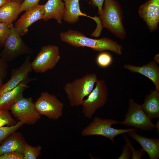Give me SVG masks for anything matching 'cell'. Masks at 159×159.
Instances as JSON below:
<instances>
[{"mask_svg":"<svg viewBox=\"0 0 159 159\" xmlns=\"http://www.w3.org/2000/svg\"><path fill=\"white\" fill-rule=\"evenodd\" d=\"M44 13V5L38 4L29 8L15 23V29L21 36L24 35L28 32L30 26L42 19Z\"/></svg>","mask_w":159,"mask_h":159,"instance_id":"obj_11","label":"cell"},{"mask_svg":"<svg viewBox=\"0 0 159 159\" xmlns=\"http://www.w3.org/2000/svg\"><path fill=\"white\" fill-rule=\"evenodd\" d=\"M118 123L143 130L151 131L156 127V125L152 123L151 119L145 112L141 105L132 99L129 100L128 109L125 119Z\"/></svg>","mask_w":159,"mask_h":159,"instance_id":"obj_7","label":"cell"},{"mask_svg":"<svg viewBox=\"0 0 159 159\" xmlns=\"http://www.w3.org/2000/svg\"><path fill=\"white\" fill-rule=\"evenodd\" d=\"M40 0H24L21 4L20 13L38 4Z\"/></svg>","mask_w":159,"mask_h":159,"instance_id":"obj_29","label":"cell"},{"mask_svg":"<svg viewBox=\"0 0 159 159\" xmlns=\"http://www.w3.org/2000/svg\"><path fill=\"white\" fill-rule=\"evenodd\" d=\"M34 104L40 115L50 119L56 120L63 115L64 104L54 95L42 92Z\"/></svg>","mask_w":159,"mask_h":159,"instance_id":"obj_9","label":"cell"},{"mask_svg":"<svg viewBox=\"0 0 159 159\" xmlns=\"http://www.w3.org/2000/svg\"><path fill=\"white\" fill-rule=\"evenodd\" d=\"M16 122L9 111L0 109V127L5 125L11 126L15 125Z\"/></svg>","mask_w":159,"mask_h":159,"instance_id":"obj_25","label":"cell"},{"mask_svg":"<svg viewBox=\"0 0 159 159\" xmlns=\"http://www.w3.org/2000/svg\"><path fill=\"white\" fill-rule=\"evenodd\" d=\"M113 58L112 55L106 52H101L97 56L96 62L97 65L102 68L107 67L112 63Z\"/></svg>","mask_w":159,"mask_h":159,"instance_id":"obj_24","label":"cell"},{"mask_svg":"<svg viewBox=\"0 0 159 159\" xmlns=\"http://www.w3.org/2000/svg\"><path fill=\"white\" fill-rule=\"evenodd\" d=\"M44 13L42 19L47 21L53 19L59 24L63 19L64 4L62 0H48L44 5Z\"/></svg>","mask_w":159,"mask_h":159,"instance_id":"obj_18","label":"cell"},{"mask_svg":"<svg viewBox=\"0 0 159 159\" xmlns=\"http://www.w3.org/2000/svg\"><path fill=\"white\" fill-rule=\"evenodd\" d=\"M109 93L105 81L97 80L95 87L84 100L82 105V113L86 118L90 119L97 110L103 107L106 104Z\"/></svg>","mask_w":159,"mask_h":159,"instance_id":"obj_5","label":"cell"},{"mask_svg":"<svg viewBox=\"0 0 159 159\" xmlns=\"http://www.w3.org/2000/svg\"><path fill=\"white\" fill-rule=\"evenodd\" d=\"M23 154L17 152L5 153L0 155V159H23Z\"/></svg>","mask_w":159,"mask_h":159,"instance_id":"obj_28","label":"cell"},{"mask_svg":"<svg viewBox=\"0 0 159 159\" xmlns=\"http://www.w3.org/2000/svg\"><path fill=\"white\" fill-rule=\"evenodd\" d=\"M26 142L21 133L16 131L14 132L6 138L0 145V155L12 152L23 153Z\"/></svg>","mask_w":159,"mask_h":159,"instance_id":"obj_17","label":"cell"},{"mask_svg":"<svg viewBox=\"0 0 159 159\" xmlns=\"http://www.w3.org/2000/svg\"><path fill=\"white\" fill-rule=\"evenodd\" d=\"M98 17L99 22L92 35L97 37L102 28H106L119 38L124 39L126 32L123 24L121 8L116 0H105Z\"/></svg>","mask_w":159,"mask_h":159,"instance_id":"obj_1","label":"cell"},{"mask_svg":"<svg viewBox=\"0 0 159 159\" xmlns=\"http://www.w3.org/2000/svg\"><path fill=\"white\" fill-rule=\"evenodd\" d=\"M97 80L96 74L93 73L67 83L64 89L70 105L72 107L81 105L84 98L92 91Z\"/></svg>","mask_w":159,"mask_h":159,"instance_id":"obj_3","label":"cell"},{"mask_svg":"<svg viewBox=\"0 0 159 159\" xmlns=\"http://www.w3.org/2000/svg\"><path fill=\"white\" fill-rule=\"evenodd\" d=\"M129 136L137 142L146 153L150 159H158L159 157V139L151 138L141 135L136 132L128 133Z\"/></svg>","mask_w":159,"mask_h":159,"instance_id":"obj_16","label":"cell"},{"mask_svg":"<svg viewBox=\"0 0 159 159\" xmlns=\"http://www.w3.org/2000/svg\"><path fill=\"white\" fill-rule=\"evenodd\" d=\"M10 32V28L6 24L0 22V44L4 45Z\"/></svg>","mask_w":159,"mask_h":159,"instance_id":"obj_27","label":"cell"},{"mask_svg":"<svg viewBox=\"0 0 159 159\" xmlns=\"http://www.w3.org/2000/svg\"><path fill=\"white\" fill-rule=\"evenodd\" d=\"M42 149L40 145L33 146L26 142L24 145L23 159H37L41 154Z\"/></svg>","mask_w":159,"mask_h":159,"instance_id":"obj_22","label":"cell"},{"mask_svg":"<svg viewBox=\"0 0 159 159\" xmlns=\"http://www.w3.org/2000/svg\"><path fill=\"white\" fill-rule=\"evenodd\" d=\"M125 69L131 72L138 73L150 79L154 83L155 89L159 91V67L154 61L141 66H136L130 64L123 66Z\"/></svg>","mask_w":159,"mask_h":159,"instance_id":"obj_15","label":"cell"},{"mask_svg":"<svg viewBox=\"0 0 159 159\" xmlns=\"http://www.w3.org/2000/svg\"><path fill=\"white\" fill-rule=\"evenodd\" d=\"M61 40L75 47H88L100 52L112 51L119 55L122 54V47L117 42L107 37L99 39L88 38L79 31L69 29L62 32Z\"/></svg>","mask_w":159,"mask_h":159,"instance_id":"obj_2","label":"cell"},{"mask_svg":"<svg viewBox=\"0 0 159 159\" xmlns=\"http://www.w3.org/2000/svg\"><path fill=\"white\" fill-rule=\"evenodd\" d=\"M90 0V3L93 6L97 7L98 9V14L101 13L102 6L105 0Z\"/></svg>","mask_w":159,"mask_h":159,"instance_id":"obj_32","label":"cell"},{"mask_svg":"<svg viewBox=\"0 0 159 159\" xmlns=\"http://www.w3.org/2000/svg\"><path fill=\"white\" fill-rule=\"evenodd\" d=\"M36 79V78H32L29 76L14 89L1 95L0 109L7 111L10 110L12 106L23 96L24 91L28 87V84Z\"/></svg>","mask_w":159,"mask_h":159,"instance_id":"obj_14","label":"cell"},{"mask_svg":"<svg viewBox=\"0 0 159 159\" xmlns=\"http://www.w3.org/2000/svg\"><path fill=\"white\" fill-rule=\"evenodd\" d=\"M11 1H14L18 2L21 4L24 1V0H10Z\"/></svg>","mask_w":159,"mask_h":159,"instance_id":"obj_35","label":"cell"},{"mask_svg":"<svg viewBox=\"0 0 159 159\" xmlns=\"http://www.w3.org/2000/svg\"><path fill=\"white\" fill-rule=\"evenodd\" d=\"M10 110L17 120L27 125L34 124L41 117L36 108L32 97L24 98L23 96L12 106Z\"/></svg>","mask_w":159,"mask_h":159,"instance_id":"obj_10","label":"cell"},{"mask_svg":"<svg viewBox=\"0 0 159 159\" xmlns=\"http://www.w3.org/2000/svg\"><path fill=\"white\" fill-rule=\"evenodd\" d=\"M142 107L150 119L159 117V91L156 89L151 90L145 97Z\"/></svg>","mask_w":159,"mask_h":159,"instance_id":"obj_21","label":"cell"},{"mask_svg":"<svg viewBox=\"0 0 159 159\" xmlns=\"http://www.w3.org/2000/svg\"><path fill=\"white\" fill-rule=\"evenodd\" d=\"M10 1V0H0V8L7 2Z\"/></svg>","mask_w":159,"mask_h":159,"instance_id":"obj_34","label":"cell"},{"mask_svg":"<svg viewBox=\"0 0 159 159\" xmlns=\"http://www.w3.org/2000/svg\"><path fill=\"white\" fill-rule=\"evenodd\" d=\"M64 4V10L63 19L70 24L78 21L80 16L88 17L94 20L95 17L87 15L81 11L79 4L80 0H62Z\"/></svg>","mask_w":159,"mask_h":159,"instance_id":"obj_19","label":"cell"},{"mask_svg":"<svg viewBox=\"0 0 159 159\" xmlns=\"http://www.w3.org/2000/svg\"><path fill=\"white\" fill-rule=\"evenodd\" d=\"M8 66L7 62L2 59L0 56V78L3 79L5 77Z\"/></svg>","mask_w":159,"mask_h":159,"instance_id":"obj_31","label":"cell"},{"mask_svg":"<svg viewBox=\"0 0 159 159\" xmlns=\"http://www.w3.org/2000/svg\"><path fill=\"white\" fill-rule=\"evenodd\" d=\"M138 12L150 32L157 29L159 24V0L148 1L139 7Z\"/></svg>","mask_w":159,"mask_h":159,"instance_id":"obj_12","label":"cell"},{"mask_svg":"<svg viewBox=\"0 0 159 159\" xmlns=\"http://www.w3.org/2000/svg\"><path fill=\"white\" fill-rule=\"evenodd\" d=\"M30 59V56H27L19 67L12 70L10 79L0 87V95L14 89L22 81L29 76L33 70Z\"/></svg>","mask_w":159,"mask_h":159,"instance_id":"obj_13","label":"cell"},{"mask_svg":"<svg viewBox=\"0 0 159 159\" xmlns=\"http://www.w3.org/2000/svg\"><path fill=\"white\" fill-rule=\"evenodd\" d=\"M60 58L58 46L51 44L43 46L31 62L33 70L36 73H44L53 69Z\"/></svg>","mask_w":159,"mask_h":159,"instance_id":"obj_8","label":"cell"},{"mask_svg":"<svg viewBox=\"0 0 159 159\" xmlns=\"http://www.w3.org/2000/svg\"><path fill=\"white\" fill-rule=\"evenodd\" d=\"M9 27L10 32L4 44L1 58L7 62L24 54H32L33 50L25 44L13 24Z\"/></svg>","mask_w":159,"mask_h":159,"instance_id":"obj_6","label":"cell"},{"mask_svg":"<svg viewBox=\"0 0 159 159\" xmlns=\"http://www.w3.org/2000/svg\"><path fill=\"white\" fill-rule=\"evenodd\" d=\"M21 4L15 1H10L0 8V22L9 26L16 20L20 13Z\"/></svg>","mask_w":159,"mask_h":159,"instance_id":"obj_20","label":"cell"},{"mask_svg":"<svg viewBox=\"0 0 159 159\" xmlns=\"http://www.w3.org/2000/svg\"><path fill=\"white\" fill-rule=\"evenodd\" d=\"M118 122L114 119H102L96 116L86 127L82 130L81 134L84 137L94 135L102 136L108 138L114 143V138L116 136L138 130L135 128L116 129L112 127V125Z\"/></svg>","mask_w":159,"mask_h":159,"instance_id":"obj_4","label":"cell"},{"mask_svg":"<svg viewBox=\"0 0 159 159\" xmlns=\"http://www.w3.org/2000/svg\"><path fill=\"white\" fill-rule=\"evenodd\" d=\"M122 136L124 139L126 144L130 149L132 153V159H140L142 156L145 154V152L142 149L140 148L138 150H135L130 140L125 133L123 134Z\"/></svg>","mask_w":159,"mask_h":159,"instance_id":"obj_26","label":"cell"},{"mask_svg":"<svg viewBox=\"0 0 159 159\" xmlns=\"http://www.w3.org/2000/svg\"><path fill=\"white\" fill-rule=\"evenodd\" d=\"M2 80H3L2 79L0 78V87L2 85Z\"/></svg>","mask_w":159,"mask_h":159,"instance_id":"obj_36","label":"cell"},{"mask_svg":"<svg viewBox=\"0 0 159 159\" xmlns=\"http://www.w3.org/2000/svg\"><path fill=\"white\" fill-rule=\"evenodd\" d=\"M132 155V153L130 149L125 144L123 145L122 148V153L118 159H129L131 158Z\"/></svg>","mask_w":159,"mask_h":159,"instance_id":"obj_30","label":"cell"},{"mask_svg":"<svg viewBox=\"0 0 159 159\" xmlns=\"http://www.w3.org/2000/svg\"><path fill=\"white\" fill-rule=\"evenodd\" d=\"M23 124L21 122L19 121L14 125L0 127V145L6 138L16 131Z\"/></svg>","mask_w":159,"mask_h":159,"instance_id":"obj_23","label":"cell"},{"mask_svg":"<svg viewBox=\"0 0 159 159\" xmlns=\"http://www.w3.org/2000/svg\"><path fill=\"white\" fill-rule=\"evenodd\" d=\"M154 61L156 63L159 64V54L158 53L154 57Z\"/></svg>","mask_w":159,"mask_h":159,"instance_id":"obj_33","label":"cell"}]
</instances>
